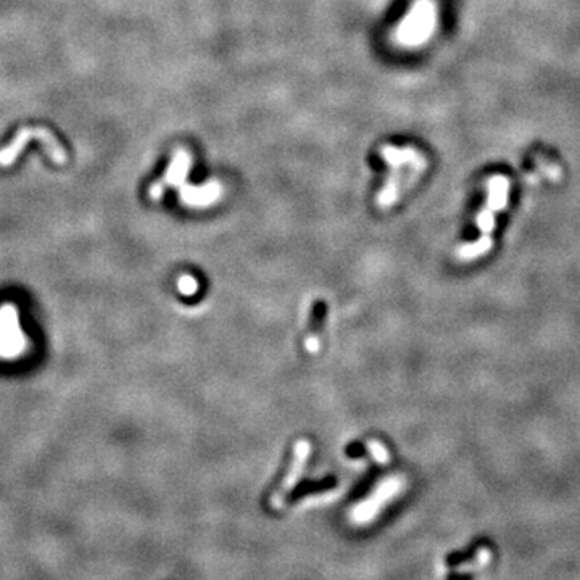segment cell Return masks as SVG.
Wrapping results in <instances>:
<instances>
[{"label":"cell","instance_id":"7c38bea8","mask_svg":"<svg viewBox=\"0 0 580 580\" xmlns=\"http://www.w3.org/2000/svg\"><path fill=\"white\" fill-rule=\"evenodd\" d=\"M494 247V238L492 237H482L474 242L465 243L456 250V258L460 261H472L476 258L485 255L487 252L492 250Z\"/></svg>","mask_w":580,"mask_h":580},{"label":"cell","instance_id":"8992f818","mask_svg":"<svg viewBox=\"0 0 580 580\" xmlns=\"http://www.w3.org/2000/svg\"><path fill=\"white\" fill-rule=\"evenodd\" d=\"M311 455V443L308 440H299L294 447V458H292V462L287 469L284 479H282L279 489H277L274 494L271 495L270 498V508L279 511L284 508L287 498L294 490L297 482L303 474L306 461Z\"/></svg>","mask_w":580,"mask_h":580},{"label":"cell","instance_id":"52a82bcc","mask_svg":"<svg viewBox=\"0 0 580 580\" xmlns=\"http://www.w3.org/2000/svg\"><path fill=\"white\" fill-rule=\"evenodd\" d=\"M191 167H192L191 152H187L186 149H178L173 155L171 162H169L168 165V169H167V173H165V176L160 179V181L153 183L152 186H150L149 189L150 200L158 202V200H162L167 187L179 189L183 184H186V179H187L189 171H191Z\"/></svg>","mask_w":580,"mask_h":580},{"label":"cell","instance_id":"6da1fadb","mask_svg":"<svg viewBox=\"0 0 580 580\" xmlns=\"http://www.w3.org/2000/svg\"><path fill=\"white\" fill-rule=\"evenodd\" d=\"M437 28V5L433 0H414L397 29L395 42L403 47H419L426 44Z\"/></svg>","mask_w":580,"mask_h":580},{"label":"cell","instance_id":"7a4b0ae2","mask_svg":"<svg viewBox=\"0 0 580 580\" xmlns=\"http://www.w3.org/2000/svg\"><path fill=\"white\" fill-rule=\"evenodd\" d=\"M381 157L390 167V174L386 179V184L377 195L379 208H390L402 195L403 189H406L403 181V168L414 165L424 160L422 153L413 147H393V145H382Z\"/></svg>","mask_w":580,"mask_h":580},{"label":"cell","instance_id":"5bb4252c","mask_svg":"<svg viewBox=\"0 0 580 580\" xmlns=\"http://www.w3.org/2000/svg\"><path fill=\"white\" fill-rule=\"evenodd\" d=\"M366 447H368L369 453H371V456L374 458V461H376L377 465H381V466L389 465L390 453L387 450V447L384 445L382 442H379V440H368Z\"/></svg>","mask_w":580,"mask_h":580},{"label":"cell","instance_id":"ba28073f","mask_svg":"<svg viewBox=\"0 0 580 580\" xmlns=\"http://www.w3.org/2000/svg\"><path fill=\"white\" fill-rule=\"evenodd\" d=\"M223 184L212 179V181L203 184V186H191V184H183L178 189L179 200L189 208H208L218 200L223 198Z\"/></svg>","mask_w":580,"mask_h":580},{"label":"cell","instance_id":"9c48e42d","mask_svg":"<svg viewBox=\"0 0 580 580\" xmlns=\"http://www.w3.org/2000/svg\"><path fill=\"white\" fill-rule=\"evenodd\" d=\"M32 138V128H21L15 135L12 142H10L7 147L0 150V167L2 168H7L10 165H13L17 162L19 155L26 147L29 139Z\"/></svg>","mask_w":580,"mask_h":580},{"label":"cell","instance_id":"4fadbf2b","mask_svg":"<svg viewBox=\"0 0 580 580\" xmlns=\"http://www.w3.org/2000/svg\"><path fill=\"white\" fill-rule=\"evenodd\" d=\"M492 561V552L489 548H480L479 552L476 553V556L471 559V561L462 563L460 566L455 568V572L462 574V572H476L484 569L487 564Z\"/></svg>","mask_w":580,"mask_h":580},{"label":"cell","instance_id":"3957f363","mask_svg":"<svg viewBox=\"0 0 580 580\" xmlns=\"http://www.w3.org/2000/svg\"><path fill=\"white\" fill-rule=\"evenodd\" d=\"M28 347L17 305L5 301L0 305V358L18 359L28 352Z\"/></svg>","mask_w":580,"mask_h":580},{"label":"cell","instance_id":"8fae6325","mask_svg":"<svg viewBox=\"0 0 580 580\" xmlns=\"http://www.w3.org/2000/svg\"><path fill=\"white\" fill-rule=\"evenodd\" d=\"M326 316V305L318 303L313 311V318H311V329L305 339V350L310 355H316L321 347V330H323Z\"/></svg>","mask_w":580,"mask_h":580},{"label":"cell","instance_id":"9a60e30c","mask_svg":"<svg viewBox=\"0 0 580 580\" xmlns=\"http://www.w3.org/2000/svg\"><path fill=\"white\" fill-rule=\"evenodd\" d=\"M178 290L186 297L195 295L198 290V281L191 274H183L178 279Z\"/></svg>","mask_w":580,"mask_h":580},{"label":"cell","instance_id":"277c9868","mask_svg":"<svg viewBox=\"0 0 580 580\" xmlns=\"http://www.w3.org/2000/svg\"><path fill=\"white\" fill-rule=\"evenodd\" d=\"M406 487V479L403 476H390L382 482H379L376 490L368 496L366 500L355 506L350 513V519L353 524L363 525L371 523L377 518L389 501H392L395 496H398Z\"/></svg>","mask_w":580,"mask_h":580},{"label":"cell","instance_id":"5b68a950","mask_svg":"<svg viewBox=\"0 0 580 580\" xmlns=\"http://www.w3.org/2000/svg\"><path fill=\"white\" fill-rule=\"evenodd\" d=\"M509 179L501 174L490 178L487 181V202L482 212L477 214V227L480 229L482 237H492L496 226V213L503 212L509 200Z\"/></svg>","mask_w":580,"mask_h":580},{"label":"cell","instance_id":"30bf717a","mask_svg":"<svg viewBox=\"0 0 580 580\" xmlns=\"http://www.w3.org/2000/svg\"><path fill=\"white\" fill-rule=\"evenodd\" d=\"M32 138H36L44 145L48 158L57 165H65L68 162L66 150L62 147L55 135L46 128H32Z\"/></svg>","mask_w":580,"mask_h":580}]
</instances>
